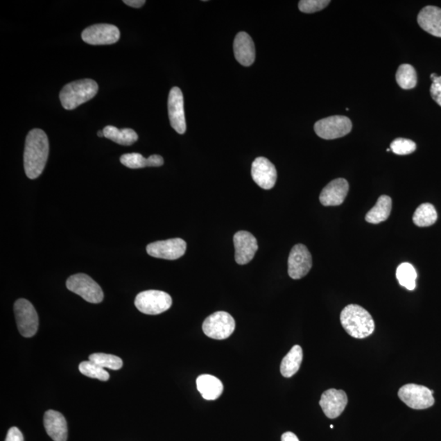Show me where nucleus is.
<instances>
[{"mask_svg": "<svg viewBox=\"0 0 441 441\" xmlns=\"http://www.w3.org/2000/svg\"><path fill=\"white\" fill-rule=\"evenodd\" d=\"M81 36L85 43L91 45H109L118 42L121 32L114 25L96 24L83 31Z\"/></svg>", "mask_w": 441, "mask_h": 441, "instance_id": "obj_12", "label": "nucleus"}, {"mask_svg": "<svg viewBox=\"0 0 441 441\" xmlns=\"http://www.w3.org/2000/svg\"><path fill=\"white\" fill-rule=\"evenodd\" d=\"M303 352L300 346H293L287 354L280 365V373L284 378H291L300 369L302 362Z\"/></svg>", "mask_w": 441, "mask_h": 441, "instance_id": "obj_24", "label": "nucleus"}, {"mask_svg": "<svg viewBox=\"0 0 441 441\" xmlns=\"http://www.w3.org/2000/svg\"><path fill=\"white\" fill-rule=\"evenodd\" d=\"M98 91V85L93 80L74 81L62 89L60 93V101L66 110H74L93 99Z\"/></svg>", "mask_w": 441, "mask_h": 441, "instance_id": "obj_3", "label": "nucleus"}, {"mask_svg": "<svg viewBox=\"0 0 441 441\" xmlns=\"http://www.w3.org/2000/svg\"><path fill=\"white\" fill-rule=\"evenodd\" d=\"M282 441H300V440H298L295 434L291 433V431H287V433L282 435Z\"/></svg>", "mask_w": 441, "mask_h": 441, "instance_id": "obj_36", "label": "nucleus"}, {"mask_svg": "<svg viewBox=\"0 0 441 441\" xmlns=\"http://www.w3.org/2000/svg\"><path fill=\"white\" fill-rule=\"evenodd\" d=\"M44 424L46 431L54 441L67 440V422L61 413L48 410L44 413Z\"/></svg>", "mask_w": 441, "mask_h": 441, "instance_id": "obj_19", "label": "nucleus"}, {"mask_svg": "<svg viewBox=\"0 0 441 441\" xmlns=\"http://www.w3.org/2000/svg\"><path fill=\"white\" fill-rule=\"evenodd\" d=\"M202 329L206 336L216 340H223L228 338L234 333L236 322L227 312L217 311L207 317Z\"/></svg>", "mask_w": 441, "mask_h": 441, "instance_id": "obj_6", "label": "nucleus"}, {"mask_svg": "<svg viewBox=\"0 0 441 441\" xmlns=\"http://www.w3.org/2000/svg\"><path fill=\"white\" fill-rule=\"evenodd\" d=\"M340 320L343 329L352 338H365L370 336L375 329L373 317L359 305L347 306L340 315Z\"/></svg>", "mask_w": 441, "mask_h": 441, "instance_id": "obj_2", "label": "nucleus"}, {"mask_svg": "<svg viewBox=\"0 0 441 441\" xmlns=\"http://www.w3.org/2000/svg\"><path fill=\"white\" fill-rule=\"evenodd\" d=\"M329 3V0H301L298 3V8L302 12L314 13L323 10Z\"/></svg>", "mask_w": 441, "mask_h": 441, "instance_id": "obj_32", "label": "nucleus"}, {"mask_svg": "<svg viewBox=\"0 0 441 441\" xmlns=\"http://www.w3.org/2000/svg\"><path fill=\"white\" fill-rule=\"evenodd\" d=\"M417 272L410 263H404L397 270V278L399 284L408 291H415L416 288Z\"/></svg>", "mask_w": 441, "mask_h": 441, "instance_id": "obj_28", "label": "nucleus"}, {"mask_svg": "<svg viewBox=\"0 0 441 441\" xmlns=\"http://www.w3.org/2000/svg\"><path fill=\"white\" fill-rule=\"evenodd\" d=\"M172 297L167 293L147 291L137 294L135 306L141 313L159 315L168 311L172 306Z\"/></svg>", "mask_w": 441, "mask_h": 441, "instance_id": "obj_4", "label": "nucleus"}, {"mask_svg": "<svg viewBox=\"0 0 441 441\" xmlns=\"http://www.w3.org/2000/svg\"><path fill=\"white\" fill-rule=\"evenodd\" d=\"M417 145L415 141L406 139H397L390 144V150L394 154L406 155L415 153Z\"/></svg>", "mask_w": 441, "mask_h": 441, "instance_id": "obj_31", "label": "nucleus"}, {"mask_svg": "<svg viewBox=\"0 0 441 441\" xmlns=\"http://www.w3.org/2000/svg\"><path fill=\"white\" fill-rule=\"evenodd\" d=\"M89 361L95 364L112 370H121L123 367V361L121 358L105 353H94L89 356Z\"/></svg>", "mask_w": 441, "mask_h": 441, "instance_id": "obj_29", "label": "nucleus"}, {"mask_svg": "<svg viewBox=\"0 0 441 441\" xmlns=\"http://www.w3.org/2000/svg\"><path fill=\"white\" fill-rule=\"evenodd\" d=\"M430 93L431 98L441 107V76L436 77L431 84Z\"/></svg>", "mask_w": 441, "mask_h": 441, "instance_id": "obj_33", "label": "nucleus"}, {"mask_svg": "<svg viewBox=\"0 0 441 441\" xmlns=\"http://www.w3.org/2000/svg\"><path fill=\"white\" fill-rule=\"evenodd\" d=\"M128 6L132 8H139L144 6L146 3L145 0H125L123 1Z\"/></svg>", "mask_w": 441, "mask_h": 441, "instance_id": "obj_35", "label": "nucleus"}, {"mask_svg": "<svg viewBox=\"0 0 441 441\" xmlns=\"http://www.w3.org/2000/svg\"><path fill=\"white\" fill-rule=\"evenodd\" d=\"M438 215L435 207L429 203L422 204L417 207L413 220L416 226L426 227L433 226L438 220Z\"/></svg>", "mask_w": 441, "mask_h": 441, "instance_id": "obj_26", "label": "nucleus"}, {"mask_svg": "<svg viewBox=\"0 0 441 441\" xmlns=\"http://www.w3.org/2000/svg\"><path fill=\"white\" fill-rule=\"evenodd\" d=\"M347 396L343 390L329 389L321 396L320 406L330 420L337 419L347 407Z\"/></svg>", "mask_w": 441, "mask_h": 441, "instance_id": "obj_15", "label": "nucleus"}, {"mask_svg": "<svg viewBox=\"0 0 441 441\" xmlns=\"http://www.w3.org/2000/svg\"><path fill=\"white\" fill-rule=\"evenodd\" d=\"M234 53L237 62L245 67H250L255 61V46L254 41L246 32H240L234 41Z\"/></svg>", "mask_w": 441, "mask_h": 441, "instance_id": "obj_18", "label": "nucleus"}, {"mask_svg": "<svg viewBox=\"0 0 441 441\" xmlns=\"http://www.w3.org/2000/svg\"><path fill=\"white\" fill-rule=\"evenodd\" d=\"M79 370L82 374L89 377V378L91 379L104 381V382L105 381H108L110 379L108 372L105 371L103 368L90 361L80 363Z\"/></svg>", "mask_w": 441, "mask_h": 441, "instance_id": "obj_30", "label": "nucleus"}, {"mask_svg": "<svg viewBox=\"0 0 441 441\" xmlns=\"http://www.w3.org/2000/svg\"><path fill=\"white\" fill-rule=\"evenodd\" d=\"M288 273L293 279H300L309 273L312 268V257L305 245L293 247L288 260Z\"/></svg>", "mask_w": 441, "mask_h": 441, "instance_id": "obj_11", "label": "nucleus"}, {"mask_svg": "<svg viewBox=\"0 0 441 441\" xmlns=\"http://www.w3.org/2000/svg\"><path fill=\"white\" fill-rule=\"evenodd\" d=\"M197 389L207 401H214L220 397L223 392V385L216 377L202 374L196 380Z\"/></svg>", "mask_w": 441, "mask_h": 441, "instance_id": "obj_21", "label": "nucleus"}, {"mask_svg": "<svg viewBox=\"0 0 441 441\" xmlns=\"http://www.w3.org/2000/svg\"><path fill=\"white\" fill-rule=\"evenodd\" d=\"M6 441H24V438L21 431L17 427L13 426L8 430Z\"/></svg>", "mask_w": 441, "mask_h": 441, "instance_id": "obj_34", "label": "nucleus"}, {"mask_svg": "<svg viewBox=\"0 0 441 441\" xmlns=\"http://www.w3.org/2000/svg\"><path fill=\"white\" fill-rule=\"evenodd\" d=\"M103 131L105 137L122 146H131L139 139L137 132L131 128L119 130L116 127L109 126L105 127Z\"/></svg>", "mask_w": 441, "mask_h": 441, "instance_id": "obj_25", "label": "nucleus"}, {"mask_svg": "<svg viewBox=\"0 0 441 441\" xmlns=\"http://www.w3.org/2000/svg\"><path fill=\"white\" fill-rule=\"evenodd\" d=\"M187 243L180 238L156 241L146 246L147 254L156 259L177 260L185 254Z\"/></svg>", "mask_w": 441, "mask_h": 441, "instance_id": "obj_10", "label": "nucleus"}, {"mask_svg": "<svg viewBox=\"0 0 441 441\" xmlns=\"http://www.w3.org/2000/svg\"><path fill=\"white\" fill-rule=\"evenodd\" d=\"M397 84L403 89L415 88L417 83V72L410 64H402L396 74Z\"/></svg>", "mask_w": 441, "mask_h": 441, "instance_id": "obj_27", "label": "nucleus"}, {"mask_svg": "<svg viewBox=\"0 0 441 441\" xmlns=\"http://www.w3.org/2000/svg\"><path fill=\"white\" fill-rule=\"evenodd\" d=\"M417 23L422 30L441 38V8L426 6L417 15Z\"/></svg>", "mask_w": 441, "mask_h": 441, "instance_id": "obj_20", "label": "nucleus"}, {"mask_svg": "<svg viewBox=\"0 0 441 441\" xmlns=\"http://www.w3.org/2000/svg\"><path fill=\"white\" fill-rule=\"evenodd\" d=\"M252 178L261 188L273 189L277 180V171L275 165L265 157L257 158L252 164Z\"/></svg>", "mask_w": 441, "mask_h": 441, "instance_id": "obj_14", "label": "nucleus"}, {"mask_svg": "<svg viewBox=\"0 0 441 441\" xmlns=\"http://www.w3.org/2000/svg\"><path fill=\"white\" fill-rule=\"evenodd\" d=\"M334 425L330 426V429H334Z\"/></svg>", "mask_w": 441, "mask_h": 441, "instance_id": "obj_39", "label": "nucleus"}, {"mask_svg": "<svg viewBox=\"0 0 441 441\" xmlns=\"http://www.w3.org/2000/svg\"><path fill=\"white\" fill-rule=\"evenodd\" d=\"M170 123L179 135H184L187 130L184 98L182 92L178 87L170 90L168 102Z\"/></svg>", "mask_w": 441, "mask_h": 441, "instance_id": "obj_13", "label": "nucleus"}, {"mask_svg": "<svg viewBox=\"0 0 441 441\" xmlns=\"http://www.w3.org/2000/svg\"><path fill=\"white\" fill-rule=\"evenodd\" d=\"M392 209V200L388 196H381L376 205L365 216L366 222L379 224L388 220Z\"/></svg>", "mask_w": 441, "mask_h": 441, "instance_id": "obj_23", "label": "nucleus"}, {"mask_svg": "<svg viewBox=\"0 0 441 441\" xmlns=\"http://www.w3.org/2000/svg\"><path fill=\"white\" fill-rule=\"evenodd\" d=\"M390 148H389V149H388V150H387V151H390Z\"/></svg>", "mask_w": 441, "mask_h": 441, "instance_id": "obj_40", "label": "nucleus"}, {"mask_svg": "<svg viewBox=\"0 0 441 441\" xmlns=\"http://www.w3.org/2000/svg\"><path fill=\"white\" fill-rule=\"evenodd\" d=\"M317 136L325 140L345 137L352 130L351 119L343 116H334L320 119L314 126Z\"/></svg>", "mask_w": 441, "mask_h": 441, "instance_id": "obj_8", "label": "nucleus"}, {"mask_svg": "<svg viewBox=\"0 0 441 441\" xmlns=\"http://www.w3.org/2000/svg\"><path fill=\"white\" fill-rule=\"evenodd\" d=\"M235 245V259L239 265H245L254 259L259 245L256 238L251 233L241 231L234 236Z\"/></svg>", "mask_w": 441, "mask_h": 441, "instance_id": "obj_16", "label": "nucleus"}, {"mask_svg": "<svg viewBox=\"0 0 441 441\" xmlns=\"http://www.w3.org/2000/svg\"><path fill=\"white\" fill-rule=\"evenodd\" d=\"M15 313L17 328L22 336L33 337L39 327V317L34 306L24 298H20L15 302Z\"/></svg>", "mask_w": 441, "mask_h": 441, "instance_id": "obj_9", "label": "nucleus"}, {"mask_svg": "<svg viewBox=\"0 0 441 441\" xmlns=\"http://www.w3.org/2000/svg\"><path fill=\"white\" fill-rule=\"evenodd\" d=\"M349 191V184L346 179L337 178L330 182L320 195V201L324 206L341 205Z\"/></svg>", "mask_w": 441, "mask_h": 441, "instance_id": "obj_17", "label": "nucleus"}, {"mask_svg": "<svg viewBox=\"0 0 441 441\" xmlns=\"http://www.w3.org/2000/svg\"><path fill=\"white\" fill-rule=\"evenodd\" d=\"M436 77H438V75H436V74H434V73H433V74H431V80H433L434 79H435V78H436Z\"/></svg>", "mask_w": 441, "mask_h": 441, "instance_id": "obj_37", "label": "nucleus"}, {"mask_svg": "<svg viewBox=\"0 0 441 441\" xmlns=\"http://www.w3.org/2000/svg\"><path fill=\"white\" fill-rule=\"evenodd\" d=\"M121 162L128 168L137 169L162 166L164 159L162 156L159 155H153L149 158L146 159L139 153H130L123 155L121 157Z\"/></svg>", "mask_w": 441, "mask_h": 441, "instance_id": "obj_22", "label": "nucleus"}, {"mask_svg": "<svg viewBox=\"0 0 441 441\" xmlns=\"http://www.w3.org/2000/svg\"><path fill=\"white\" fill-rule=\"evenodd\" d=\"M69 291L78 294L90 303H100L103 301L104 294L102 288L89 275L76 274L69 277L67 282Z\"/></svg>", "mask_w": 441, "mask_h": 441, "instance_id": "obj_5", "label": "nucleus"}, {"mask_svg": "<svg viewBox=\"0 0 441 441\" xmlns=\"http://www.w3.org/2000/svg\"><path fill=\"white\" fill-rule=\"evenodd\" d=\"M49 144L47 135L40 128L29 132L24 151V168L26 176L35 179L40 176L49 158Z\"/></svg>", "mask_w": 441, "mask_h": 441, "instance_id": "obj_1", "label": "nucleus"}, {"mask_svg": "<svg viewBox=\"0 0 441 441\" xmlns=\"http://www.w3.org/2000/svg\"><path fill=\"white\" fill-rule=\"evenodd\" d=\"M98 136L100 137H104L103 131H98Z\"/></svg>", "mask_w": 441, "mask_h": 441, "instance_id": "obj_38", "label": "nucleus"}, {"mask_svg": "<svg viewBox=\"0 0 441 441\" xmlns=\"http://www.w3.org/2000/svg\"><path fill=\"white\" fill-rule=\"evenodd\" d=\"M433 393V390L424 386L410 383L399 390L398 397L413 410H426L435 403Z\"/></svg>", "mask_w": 441, "mask_h": 441, "instance_id": "obj_7", "label": "nucleus"}]
</instances>
